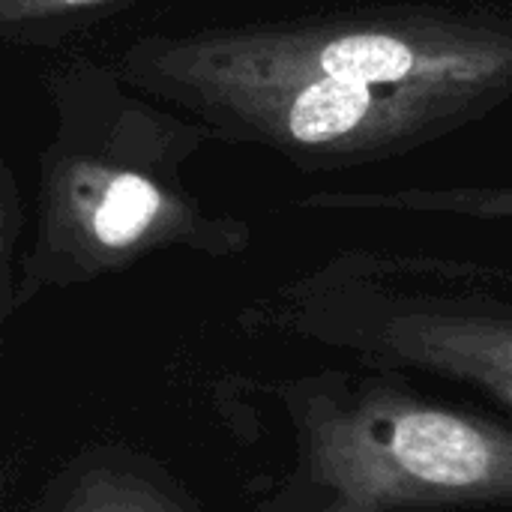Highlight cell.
Returning a JSON list of instances; mask_svg holds the SVG:
<instances>
[{
	"label": "cell",
	"instance_id": "obj_3",
	"mask_svg": "<svg viewBox=\"0 0 512 512\" xmlns=\"http://www.w3.org/2000/svg\"><path fill=\"white\" fill-rule=\"evenodd\" d=\"M285 297L312 330L468 378L512 405V267L348 249Z\"/></svg>",
	"mask_w": 512,
	"mask_h": 512
},
{
	"label": "cell",
	"instance_id": "obj_8",
	"mask_svg": "<svg viewBox=\"0 0 512 512\" xmlns=\"http://www.w3.org/2000/svg\"><path fill=\"white\" fill-rule=\"evenodd\" d=\"M24 210L18 183L9 171V165L0 159V348H3V327L6 318L15 312V246L21 237Z\"/></svg>",
	"mask_w": 512,
	"mask_h": 512
},
{
	"label": "cell",
	"instance_id": "obj_7",
	"mask_svg": "<svg viewBox=\"0 0 512 512\" xmlns=\"http://www.w3.org/2000/svg\"><path fill=\"white\" fill-rule=\"evenodd\" d=\"M144 0H0V45H51Z\"/></svg>",
	"mask_w": 512,
	"mask_h": 512
},
{
	"label": "cell",
	"instance_id": "obj_6",
	"mask_svg": "<svg viewBox=\"0 0 512 512\" xmlns=\"http://www.w3.org/2000/svg\"><path fill=\"white\" fill-rule=\"evenodd\" d=\"M312 210L384 213V216H450L474 222H512V183L462 186H387V189H336L300 201Z\"/></svg>",
	"mask_w": 512,
	"mask_h": 512
},
{
	"label": "cell",
	"instance_id": "obj_4",
	"mask_svg": "<svg viewBox=\"0 0 512 512\" xmlns=\"http://www.w3.org/2000/svg\"><path fill=\"white\" fill-rule=\"evenodd\" d=\"M300 477L336 512L512 492V435L432 405L366 399L342 408L318 396L300 423Z\"/></svg>",
	"mask_w": 512,
	"mask_h": 512
},
{
	"label": "cell",
	"instance_id": "obj_5",
	"mask_svg": "<svg viewBox=\"0 0 512 512\" xmlns=\"http://www.w3.org/2000/svg\"><path fill=\"white\" fill-rule=\"evenodd\" d=\"M27 512H204L153 456L126 444H90L63 462Z\"/></svg>",
	"mask_w": 512,
	"mask_h": 512
},
{
	"label": "cell",
	"instance_id": "obj_9",
	"mask_svg": "<svg viewBox=\"0 0 512 512\" xmlns=\"http://www.w3.org/2000/svg\"><path fill=\"white\" fill-rule=\"evenodd\" d=\"M438 3H465V6H495V9H512V0H438Z\"/></svg>",
	"mask_w": 512,
	"mask_h": 512
},
{
	"label": "cell",
	"instance_id": "obj_2",
	"mask_svg": "<svg viewBox=\"0 0 512 512\" xmlns=\"http://www.w3.org/2000/svg\"><path fill=\"white\" fill-rule=\"evenodd\" d=\"M48 90L54 135L39 153L15 312L45 291L117 276L159 252L234 258L249 249V222L207 210L183 180L186 162L213 141L201 120L90 60L54 66Z\"/></svg>",
	"mask_w": 512,
	"mask_h": 512
},
{
	"label": "cell",
	"instance_id": "obj_1",
	"mask_svg": "<svg viewBox=\"0 0 512 512\" xmlns=\"http://www.w3.org/2000/svg\"><path fill=\"white\" fill-rule=\"evenodd\" d=\"M117 75L213 138L348 171L417 153L512 102V9L387 0L141 36Z\"/></svg>",
	"mask_w": 512,
	"mask_h": 512
}]
</instances>
